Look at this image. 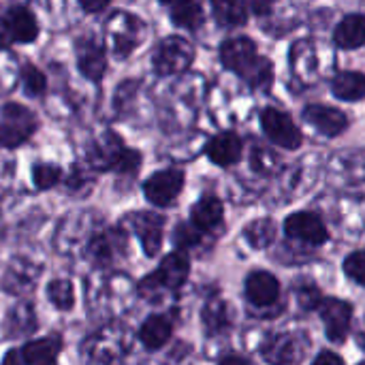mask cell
<instances>
[{"instance_id": "obj_39", "label": "cell", "mask_w": 365, "mask_h": 365, "mask_svg": "<svg viewBox=\"0 0 365 365\" xmlns=\"http://www.w3.org/2000/svg\"><path fill=\"white\" fill-rule=\"evenodd\" d=\"M312 365H344V361H342L340 355H336V353H331V351H323V353L312 361Z\"/></svg>"}, {"instance_id": "obj_43", "label": "cell", "mask_w": 365, "mask_h": 365, "mask_svg": "<svg viewBox=\"0 0 365 365\" xmlns=\"http://www.w3.org/2000/svg\"><path fill=\"white\" fill-rule=\"evenodd\" d=\"M359 365H365V361H364V364H359Z\"/></svg>"}, {"instance_id": "obj_10", "label": "cell", "mask_w": 365, "mask_h": 365, "mask_svg": "<svg viewBox=\"0 0 365 365\" xmlns=\"http://www.w3.org/2000/svg\"><path fill=\"white\" fill-rule=\"evenodd\" d=\"M184 171L180 169H163L150 175L143 184L145 199L156 207H169L184 188Z\"/></svg>"}, {"instance_id": "obj_11", "label": "cell", "mask_w": 365, "mask_h": 365, "mask_svg": "<svg viewBox=\"0 0 365 365\" xmlns=\"http://www.w3.org/2000/svg\"><path fill=\"white\" fill-rule=\"evenodd\" d=\"M319 317L325 325V334L331 342L342 344L351 331V321H353V306L344 299L336 297H323L319 304Z\"/></svg>"}, {"instance_id": "obj_37", "label": "cell", "mask_w": 365, "mask_h": 365, "mask_svg": "<svg viewBox=\"0 0 365 365\" xmlns=\"http://www.w3.org/2000/svg\"><path fill=\"white\" fill-rule=\"evenodd\" d=\"M252 167L257 173H272L276 167V156L269 148H255L252 152Z\"/></svg>"}, {"instance_id": "obj_41", "label": "cell", "mask_w": 365, "mask_h": 365, "mask_svg": "<svg viewBox=\"0 0 365 365\" xmlns=\"http://www.w3.org/2000/svg\"><path fill=\"white\" fill-rule=\"evenodd\" d=\"M109 6V2L101 0V2H81V9L88 11V13H94V11H105Z\"/></svg>"}, {"instance_id": "obj_1", "label": "cell", "mask_w": 365, "mask_h": 365, "mask_svg": "<svg viewBox=\"0 0 365 365\" xmlns=\"http://www.w3.org/2000/svg\"><path fill=\"white\" fill-rule=\"evenodd\" d=\"M222 64L252 88H267L274 81V64L257 51V45L246 38H229L220 45Z\"/></svg>"}, {"instance_id": "obj_6", "label": "cell", "mask_w": 365, "mask_h": 365, "mask_svg": "<svg viewBox=\"0 0 365 365\" xmlns=\"http://www.w3.org/2000/svg\"><path fill=\"white\" fill-rule=\"evenodd\" d=\"M195 60V47L190 41H186L184 36H169L165 38L154 56H152V66L154 73L160 77H171V75H180L186 68H190Z\"/></svg>"}, {"instance_id": "obj_18", "label": "cell", "mask_w": 365, "mask_h": 365, "mask_svg": "<svg viewBox=\"0 0 365 365\" xmlns=\"http://www.w3.org/2000/svg\"><path fill=\"white\" fill-rule=\"evenodd\" d=\"M124 244H126L124 235L118 231H96L90 244L86 246V252L96 265L105 267V265H111L115 257L124 252Z\"/></svg>"}, {"instance_id": "obj_42", "label": "cell", "mask_w": 365, "mask_h": 365, "mask_svg": "<svg viewBox=\"0 0 365 365\" xmlns=\"http://www.w3.org/2000/svg\"><path fill=\"white\" fill-rule=\"evenodd\" d=\"M250 9H252L255 13H259V15H267L274 6H272V4H267V2H265V4H263V2H252V4H250Z\"/></svg>"}, {"instance_id": "obj_16", "label": "cell", "mask_w": 365, "mask_h": 365, "mask_svg": "<svg viewBox=\"0 0 365 365\" xmlns=\"http://www.w3.org/2000/svg\"><path fill=\"white\" fill-rule=\"evenodd\" d=\"M304 120L325 137H338L340 133H344L349 128V118L344 111L329 107V105H321V103L306 107Z\"/></svg>"}, {"instance_id": "obj_4", "label": "cell", "mask_w": 365, "mask_h": 365, "mask_svg": "<svg viewBox=\"0 0 365 365\" xmlns=\"http://www.w3.org/2000/svg\"><path fill=\"white\" fill-rule=\"evenodd\" d=\"M36 130V115L19 105V103H4L0 109V148L13 150L26 143L32 133Z\"/></svg>"}, {"instance_id": "obj_12", "label": "cell", "mask_w": 365, "mask_h": 365, "mask_svg": "<svg viewBox=\"0 0 365 365\" xmlns=\"http://www.w3.org/2000/svg\"><path fill=\"white\" fill-rule=\"evenodd\" d=\"M124 227L130 229L143 246V252L148 257H156L163 248V231H165V218L152 212H135L126 216Z\"/></svg>"}, {"instance_id": "obj_29", "label": "cell", "mask_w": 365, "mask_h": 365, "mask_svg": "<svg viewBox=\"0 0 365 365\" xmlns=\"http://www.w3.org/2000/svg\"><path fill=\"white\" fill-rule=\"evenodd\" d=\"M203 327L210 336H216L229 327V310L227 304L218 297L210 299L203 308Z\"/></svg>"}, {"instance_id": "obj_28", "label": "cell", "mask_w": 365, "mask_h": 365, "mask_svg": "<svg viewBox=\"0 0 365 365\" xmlns=\"http://www.w3.org/2000/svg\"><path fill=\"white\" fill-rule=\"evenodd\" d=\"M212 11L225 28H237L248 21V6L244 2H212Z\"/></svg>"}, {"instance_id": "obj_14", "label": "cell", "mask_w": 365, "mask_h": 365, "mask_svg": "<svg viewBox=\"0 0 365 365\" xmlns=\"http://www.w3.org/2000/svg\"><path fill=\"white\" fill-rule=\"evenodd\" d=\"M306 344L295 334H276L261 344V355L272 365H291L302 361Z\"/></svg>"}, {"instance_id": "obj_35", "label": "cell", "mask_w": 365, "mask_h": 365, "mask_svg": "<svg viewBox=\"0 0 365 365\" xmlns=\"http://www.w3.org/2000/svg\"><path fill=\"white\" fill-rule=\"evenodd\" d=\"M344 274L359 287H365V250L351 252L344 259Z\"/></svg>"}, {"instance_id": "obj_27", "label": "cell", "mask_w": 365, "mask_h": 365, "mask_svg": "<svg viewBox=\"0 0 365 365\" xmlns=\"http://www.w3.org/2000/svg\"><path fill=\"white\" fill-rule=\"evenodd\" d=\"M171 21L186 30H197L203 24V9L197 2H173L169 6Z\"/></svg>"}, {"instance_id": "obj_32", "label": "cell", "mask_w": 365, "mask_h": 365, "mask_svg": "<svg viewBox=\"0 0 365 365\" xmlns=\"http://www.w3.org/2000/svg\"><path fill=\"white\" fill-rule=\"evenodd\" d=\"M141 167V154L135 152V150H128V148H120L109 165V171H115V173H122V175H135Z\"/></svg>"}, {"instance_id": "obj_25", "label": "cell", "mask_w": 365, "mask_h": 365, "mask_svg": "<svg viewBox=\"0 0 365 365\" xmlns=\"http://www.w3.org/2000/svg\"><path fill=\"white\" fill-rule=\"evenodd\" d=\"M331 92L340 101H361L365 98V75L357 71L338 73L331 79Z\"/></svg>"}, {"instance_id": "obj_38", "label": "cell", "mask_w": 365, "mask_h": 365, "mask_svg": "<svg viewBox=\"0 0 365 365\" xmlns=\"http://www.w3.org/2000/svg\"><path fill=\"white\" fill-rule=\"evenodd\" d=\"M297 302L304 310H317L319 304L323 302V297H321V291L317 287H304L297 291Z\"/></svg>"}, {"instance_id": "obj_33", "label": "cell", "mask_w": 365, "mask_h": 365, "mask_svg": "<svg viewBox=\"0 0 365 365\" xmlns=\"http://www.w3.org/2000/svg\"><path fill=\"white\" fill-rule=\"evenodd\" d=\"M21 88L28 96H41L47 90V79L41 68L28 64L21 71Z\"/></svg>"}, {"instance_id": "obj_3", "label": "cell", "mask_w": 365, "mask_h": 365, "mask_svg": "<svg viewBox=\"0 0 365 365\" xmlns=\"http://www.w3.org/2000/svg\"><path fill=\"white\" fill-rule=\"evenodd\" d=\"M145 24L128 11H115L105 21V41L118 60L128 58L145 41Z\"/></svg>"}, {"instance_id": "obj_9", "label": "cell", "mask_w": 365, "mask_h": 365, "mask_svg": "<svg viewBox=\"0 0 365 365\" xmlns=\"http://www.w3.org/2000/svg\"><path fill=\"white\" fill-rule=\"evenodd\" d=\"M60 351H62L60 336H47L28 342L21 349L9 351L4 355L2 365H56Z\"/></svg>"}, {"instance_id": "obj_24", "label": "cell", "mask_w": 365, "mask_h": 365, "mask_svg": "<svg viewBox=\"0 0 365 365\" xmlns=\"http://www.w3.org/2000/svg\"><path fill=\"white\" fill-rule=\"evenodd\" d=\"M334 43L340 49H357L365 45V15L351 13L334 30Z\"/></svg>"}, {"instance_id": "obj_22", "label": "cell", "mask_w": 365, "mask_h": 365, "mask_svg": "<svg viewBox=\"0 0 365 365\" xmlns=\"http://www.w3.org/2000/svg\"><path fill=\"white\" fill-rule=\"evenodd\" d=\"M173 336V321L165 314H152L143 321L139 329V340L148 351L163 349Z\"/></svg>"}, {"instance_id": "obj_8", "label": "cell", "mask_w": 365, "mask_h": 365, "mask_svg": "<svg viewBox=\"0 0 365 365\" xmlns=\"http://www.w3.org/2000/svg\"><path fill=\"white\" fill-rule=\"evenodd\" d=\"M38 36V21L26 6H9L0 17V38L2 45L11 43H32Z\"/></svg>"}, {"instance_id": "obj_20", "label": "cell", "mask_w": 365, "mask_h": 365, "mask_svg": "<svg viewBox=\"0 0 365 365\" xmlns=\"http://www.w3.org/2000/svg\"><path fill=\"white\" fill-rule=\"evenodd\" d=\"M242 152H244V143H242V139H240L235 133H231V130L216 135V137L205 145L207 158H210L214 165H218V167H231V165L240 163Z\"/></svg>"}, {"instance_id": "obj_34", "label": "cell", "mask_w": 365, "mask_h": 365, "mask_svg": "<svg viewBox=\"0 0 365 365\" xmlns=\"http://www.w3.org/2000/svg\"><path fill=\"white\" fill-rule=\"evenodd\" d=\"M32 180H34V186H36L38 190L53 188V186L62 180V169L56 167V165H49V163H41V165L34 167Z\"/></svg>"}, {"instance_id": "obj_19", "label": "cell", "mask_w": 365, "mask_h": 365, "mask_svg": "<svg viewBox=\"0 0 365 365\" xmlns=\"http://www.w3.org/2000/svg\"><path fill=\"white\" fill-rule=\"evenodd\" d=\"M246 297L252 306H272L280 297V282L269 272H252L246 278Z\"/></svg>"}, {"instance_id": "obj_36", "label": "cell", "mask_w": 365, "mask_h": 365, "mask_svg": "<svg viewBox=\"0 0 365 365\" xmlns=\"http://www.w3.org/2000/svg\"><path fill=\"white\" fill-rule=\"evenodd\" d=\"M173 240L180 248H190V246H197L201 242V231H197L192 225L188 222H182L175 227V233H173Z\"/></svg>"}, {"instance_id": "obj_15", "label": "cell", "mask_w": 365, "mask_h": 365, "mask_svg": "<svg viewBox=\"0 0 365 365\" xmlns=\"http://www.w3.org/2000/svg\"><path fill=\"white\" fill-rule=\"evenodd\" d=\"M75 51H77V66H79V71L88 79H92V81L103 79V75L107 71L105 45L98 38H94L92 34H86V36L77 38Z\"/></svg>"}, {"instance_id": "obj_5", "label": "cell", "mask_w": 365, "mask_h": 365, "mask_svg": "<svg viewBox=\"0 0 365 365\" xmlns=\"http://www.w3.org/2000/svg\"><path fill=\"white\" fill-rule=\"evenodd\" d=\"M130 349L128 331L122 325H107L98 329L92 338L86 340L83 351L92 361L98 364H113L122 359Z\"/></svg>"}, {"instance_id": "obj_21", "label": "cell", "mask_w": 365, "mask_h": 365, "mask_svg": "<svg viewBox=\"0 0 365 365\" xmlns=\"http://www.w3.org/2000/svg\"><path fill=\"white\" fill-rule=\"evenodd\" d=\"M222 218H225V207H222L220 199L214 195L201 197L190 210V225L201 233H207V231H214L216 227H220Z\"/></svg>"}, {"instance_id": "obj_17", "label": "cell", "mask_w": 365, "mask_h": 365, "mask_svg": "<svg viewBox=\"0 0 365 365\" xmlns=\"http://www.w3.org/2000/svg\"><path fill=\"white\" fill-rule=\"evenodd\" d=\"M94 229L90 222V214H79V216H71L62 222L60 231H58V250L60 252H73L79 250L83 246L90 244V240L94 237Z\"/></svg>"}, {"instance_id": "obj_40", "label": "cell", "mask_w": 365, "mask_h": 365, "mask_svg": "<svg viewBox=\"0 0 365 365\" xmlns=\"http://www.w3.org/2000/svg\"><path fill=\"white\" fill-rule=\"evenodd\" d=\"M218 365H252L246 357H242V355H227V357H222Z\"/></svg>"}, {"instance_id": "obj_31", "label": "cell", "mask_w": 365, "mask_h": 365, "mask_svg": "<svg viewBox=\"0 0 365 365\" xmlns=\"http://www.w3.org/2000/svg\"><path fill=\"white\" fill-rule=\"evenodd\" d=\"M47 297L58 310H71L75 306V289L71 280H53L47 287Z\"/></svg>"}, {"instance_id": "obj_23", "label": "cell", "mask_w": 365, "mask_h": 365, "mask_svg": "<svg viewBox=\"0 0 365 365\" xmlns=\"http://www.w3.org/2000/svg\"><path fill=\"white\" fill-rule=\"evenodd\" d=\"M36 278H38L36 265L24 259H15L2 276V287L6 289V293H26L36 284Z\"/></svg>"}, {"instance_id": "obj_30", "label": "cell", "mask_w": 365, "mask_h": 365, "mask_svg": "<svg viewBox=\"0 0 365 365\" xmlns=\"http://www.w3.org/2000/svg\"><path fill=\"white\" fill-rule=\"evenodd\" d=\"M34 327H36V317L30 304H19L9 312V319H6L9 336H24V334H30Z\"/></svg>"}, {"instance_id": "obj_7", "label": "cell", "mask_w": 365, "mask_h": 365, "mask_svg": "<svg viewBox=\"0 0 365 365\" xmlns=\"http://www.w3.org/2000/svg\"><path fill=\"white\" fill-rule=\"evenodd\" d=\"M261 128L272 143H276L284 150H299L304 143V135H302L299 126L293 122V118L287 111H280L276 107L263 109Z\"/></svg>"}, {"instance_id": "obj_13", "label": "cell", "mask_w": 365, "mask_h": 365, "mask_svg": "<svg viewBox=\"0 0 365 365\" xmlns=\"http://www.w3.org/2000/svg\"><path fill=\"white\" fill-rule=\"evenodd\" d=\"M284 233L289 240L308 244V246H323L329 240L325 222L312 212H295L284 220Z\"/></svg>"}, {"instance_id": "obj_2", "label": "cell", "mask_w": 365, "mask_h": 365, "mask_svg": "<svg viewBox=\"0 0 365 365\" xmlns=\"http://www.w3.org/2000/svg\"><path fill=\"white\" fill-rule=\"evenodd\" d=\"M188 274H190L188 257L184 252H171L160 261L156 272H152L139 282V295L150 302H156L160 299V295L175 293L178 289H182L184 282L188 280Z\"/></svg>"}, {"instance_id": "obj_26", "label": "cell", "mask_w": 365, "mask_h": 365, "mask_svg": "<svg viewBox=\"0 0 365 365\" xmlns=\"http://www.w3.org/2000/svg\"><path fill=\"white\" fill-rule=\"evenodd\" d=\"M276 233H278V227L272 218H259V220L250 222L244 231L248 244L257 250L272 246L276 242Z\"/></svg>"}]
</instances>
